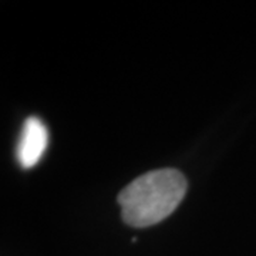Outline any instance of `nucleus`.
I'll return each mask as SVG.
<instances>
[{
    "mask_svg": "<svg viewBox=\"0 0 256 256\" xmlns=\"http://www.w3.org/2000/svg\"><path fill=\"white\" fill-rule=\"evenodd\" d=\"M186 180L174 168L140 175L120 192L121 216L134 228L156 225L170 216L186 194Z\"/></svg>",
    "mask_w": 256,
    "mask_h": 256,
    "instance_id": "f257e3e1",
    "label": "nucleus"
},
{
    "mask_svg": "<svg viewBox=\"0 0 256 256\" xmlns=\"http://www.w3.org/2000/svg\"><path fill=\"white\" fill-rule=\"evenodd\" d=\"M48 146V131L37 117H28L18 137L16 158L22 168H33L42 160Z\"/></svg>",
    "mask_w": 256,
    "mask_h": 256,
    "instance_id": "f03ea898",
    "label": "nucleus"
}]
</instances>
